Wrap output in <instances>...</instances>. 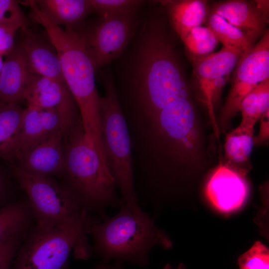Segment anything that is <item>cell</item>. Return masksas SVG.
<instances>
[{"label": "cell", "instance_id": "cell-18", "mask_svg": "<svg viewBox=\"0 0 269 269\" xmlns=\"http://www.w3.org/2000/svg\"><path fill=\"white\" fill-rule=\"evenodd\" d=\"M162 3L167 7L171 23L182 41L192 28L206 21L209 14L206 0H165Z\"/></svg>", "mask_w": 269, "mask_h": 269}, {"label": "cell", "instance_id": "cell-3", "mask_svg": "<svg viewBox=\"0 0 269 269\" xmlns=\"http://www.w3.org/2000/svg\"><path fill=\"white\" fill-rule=\"evenodd\" d=\"M63 153L68 187L89 212L97 213L102 220L107 219L106 208L120 206L117 185L89 140L80 117L64 134Z\"/></svg>", "mask_w": 269, "mask_h": 269}, {"label": "cell", "instance_id": "cell-2", "mask_svg": "<svg viewBox=\"0 0 269 269\" xmlns=\"http://www.w3.org/2000/svg\"><path fill=\"white\" fill-rule=\"evenodd\" d=\"M138 56L136 74L138 100L151 121L169 104L189 95L179 59L163 22H149Z\"/></svg>", "mask_w": 269, "mask_h": 269}, {"label": "cell", "instance_id": "cell-21", "mask_svg": "<svg viewBox=\"0 0 269 269\" xmlns=\"http://www.w3.org/2000/svg\"><path fill=\"white\" fill-rule=\"evenodd\" d=\"M24 111L18 104L0 103V160L6 159L14 147Z\"/></svg>", "mask_w": 269, "mask_h": 269}, {"label": "cell", "instance_id": "cell-24", "mask_svg": "<svg viewBox=\"0 0 269 269\" xmlns=\"http://www.w3.org/2000/svg\"><path fill=\"white\" fill-rule=\"evenodd\" d=\"M47 135L41 123L38 109L27 106L25 109L23 124L15 143L5 160L22 152Z\"/></svg>", "mask_w": 269, "mask_h": 269}, {"label": "cell", "instance_id": "cell-36", "mask_svg": "<svg viewBox=\"0 0 269 269\" xmlns=\"http://www.w3.org/2000/svg\"><path fill=\"white\" fill-rule=\"evenodd\" d=\"M163 269H185V267L183 264H180L176 268H173L170 265H166Z\"/></svg>", "mask_w": 269, "mask_h": 269}, {"label": "cell", "instance_id": "cell-28", "mask_svg": "<svg viewBox=\"0 0 269 269\" xmlns=\"http://www.w3.org/2000/svg\"><path fill=\"white\" fill-rule=\"evenodd\" d=\"M90 2L94 10L102 15L136 10L142 1L134 0H90Z\"/></svg>", "mask_w": 269, "mask_h": 269}, {"label": "cell", "instance_id": "cell-1", "mask_svg": "<svg viewBox=\"0 0 269 269\" xmlns=\"http://www.w3.org/2000/svg\"><path fill=\"white\" fill-rule=\"evenodd\" d=\"M30 16L44 28L57 54L64 81L80 112L86 134L100 155L104 154L102 140L99 95L95 70L86 51L83 37L76 28L53 23L34 1L28 5Z\"/></svg>", "mask_w": 269, "mask_h": 269}, {"label": "cell", "instance_id": "cell-33", "mask_svg": "<svg viewBox=\"0 0 269 269\" xmlns=\"http://www.w3.org/2000/svg\"><path fill=\"white\" fill-rule=\"evenodd\" d=\"M260 128L258 135L255 137V144L259 146L266 142L269 137V109L260 118Z\"/></svg>", "mask_w": 269, "mask_h": 269}, {"label": "cell", "instance_id": "cell-7", "mask_svg": "<svg viewBox=\"0 0 269 269\" xmlns=\"http://www.w3.org/2000/svg\"><path fill=\"white\" fill-rule=\"evenodd\" d=\"M9 165L28 197L32 215L37 225H64L88 211L68 187L62 186L51 177L35 175L14 164Z\"/></svg>", "mask_w": 269, "mask_h": 269}, {"label": "cell", "instance_id": "cell-13", "mask_svg": "<svg viewBox=\"0 0 269 269\" xmlns=\"http://www.w3.org/2000/svg\"><path fill=\"white\" fill-rule=\"evenodd\" d=\"M63 131L48 134L22 152L7 160L33 175L51 177L63 171Z\"/></svg>", "mask_w": 269, "mask_h": 269}, {"label": "cell", "instance_id": "cell-12", "mask_svg": "<svg viewBox=\"0 0 269 269\" xmlns=\"http://www.w3.org/2000/svg\"><path fill=\"white\" fill-rule=\"evenodd\" d=\"M24 101L27 106L38 109H57L69 129L80 117L77 115V103L64 80L34 73L25 92Z\"/></svg>", "mask_w": 269, "mask_h": 269}, {"label": "cell", "instance_id": "cell-27", "mask_svg": "<svg viewBox=\"0 0 269 269\" xmlns=\"http://www.w3.org/2000/svg\"><path fill=\"white\" fill-rule=\"evenodd\" d=\"M239 269H269V251L260 242H256L238 259Z\"/></svg>", "mask_w": 269, "mask_h": 269}, {"label": "cell", "instance_id": "cell-6", "mask_svg": "<svg viewBox=\"0 0 269 269\" xmlns=\"http://www.w3.org/2000/svg\"><path fill=\"white\" fill-rule=\"evenodd\" d=\"M105 95L99 99L102 140L108 167L122 198L134 213L143 211L134 187L131 141L116 91L110 75L103 78Z\"/></svg>", "mask_w": 269, "mask_h": 269}, {"label": "cell", "instance_id": "cell-35", "mask_svg": "<svg viewBox=\"0 0 269 269\" xmlns=\"http://www.w3.org/2000/svg\"><path fill=\"white\" fill-rule=\"evenodd\" d=\"M5 187V179L4 178L3 175L0 170V200L2 199V197L3 195L4 192Z\"/></svg>", "mask_w": 269, "mask_h": 269}, {"label": "cell", "instance_id": "cell-30", "mask_svg": "<svg viewBox=\"0 0 269 269\" xmlns=\"http://www.w3.org/2000/svg\"><path fill=\"white\" fill-rule=\"evenodd\" d=\"M38 111L41 123L46 134L59 129L62 130L65 134L69 129L61 113L57 109H38Z\"/></svg>", "mask_w": 269, "mask_h": 269}, {"label": "cell", "instance_id": "cell-5", "mask_svg": "<svg viewBox=\"0 0 269 269\" xmlns=\"http://www.w3.org/2000/svg\"><path fill=\"white\" fill-rule=\"evenodd\" d=\"M96 217L87 211L75 221L64 225H37L18 249L11 269H67L70 253L79 244V258L88 257L91 251L85 235L90 234Z\"/></svg>", "mask_w": 269, "mask_h": 269}, {"label": "cell", "instance_id": "cell-20", "mask_svg": "<svg viewBox=\"0 0 269 269\" xmlns=\"http://www.w3.org/2000/svg\"><path fill=\"white\" fill-rule=\"evenodd\" d=\"M39 9L57 25L76 28L94 10L90 0H34Z\"/></svg>", "mask_w": 269, "mask_h": 269}, {"label": "cell", "instance_id": "cell-26", "mask_svg": "<svg viewBox=\"0 0 269 269\" xmlns=\"http://www.w3.org/2000/svg\"><path fill=\"white\" fill-rule=\"evenodd\" d=\"M182 42L189 59H199L211 54L218 43L210 28L202 26L192 28Z\"/></svg>", "mask_w": 269, "mask_h": 269}, {"label": "cell", "instance_id": "cell-34", "mask_svg": "<svg viewBox=\"0 0 269 269\" xmlns=\"http://www.w3.org/2000/svg\"><path fill=\"white\" fill-rule=\"evenodd\" d=\"M95 269H123V266L122 262L119 261H116L112 265H109L107 262H105L98 266Z\"/></svg>", "mask_w": 269, "mask_h": 269}, {"label": "cell", "instance_id": "cell-32", "mask_svg": "<svg viewBox=\"0 0 269 269\" xmlns=\"http://www.w3.org/2000/svg\"><path fill=\"white\" fill-rule=\"evenodd\" d=\"M23 26L18 24L0 25V55L6 56L11 52L15 44V36L17 31Z\"/></svg>", "mask_w": 269, "mask_h": 269}, {"label": "cell", "instance_id": "cell-4", "mask_svg": "<svg viewBox=\"0 0 269 269\" xmlns=\"http://www.w3.org/2000/svg\"><path fill=\"white\" fill-rule=\"evenodd\" d=\"M119 208L116 215L96 222L90 230L94 239L93 250L104 261L114 259L145 267L152 247L171 248L169 238L156 226L153 217L145 212L142 215L134 213L122 198Z\"/></svg>", "mask_w": 269, "mask_h": 269}, {"label": "cell", "instance_id": "cell-29", "mask_svg": "<svg viewBox=\"0 0 269 269\" xmlns=\"http://www.w3.org/2000/svg\"><path fill=\"white\" fill-rule=\"evenodd\" d=\"M9 24L27 26L28 21L18 1L0 0V25Z\"/></svg>", "mask_w": 269, "mask_h": 269}, {"label": "cell", "instance_id": "cell-19", "mask_svg": "<svg viewBox=\"0 0 269 269\" xmlns=\"http://www.w3.org/2000/svg\"><path fill=\"white\" fill-rule=\"evenodd\" d=\"M255 137L254 129L240 125L227 134L224 164L244 176L251 168L249 159Z\"/></svg>", "mask_w": 269, "mask_h": 269}, {"label": "cell", "instance_id": "cell-9", "mask_svg": "<svg viewBox=\"0 0 269 269\" xmlns=\"http://www.w3.org/2000/svg\"><path fill=\"white\" fill-rule=\"evenodd\" d=\"M232 77L231 87L217 124L224 132L232 118L240 111L245 97L269 78V30L251 48L244 52Z\"/></svg>", "mask_w": 269, "mask_h": 269}, {"label": "cell", "instance_id": "cell-31", "mask_svg": "<svg viewBox=\"0 0 269 269\" xmlns=\"http://www.w3.org/2000/svg\"><path fill=\"white\" fill-rule=\"evenodd\" d=\"M24 233L12 237L0 245V269H11L12 263Z\"/></svg>", "mask_w": 269, "mask_h": 269}, {"label": "cell", "instance_id": "cell-8", "mask_svg": "<svg viewBox=\"0 0 269 269\" xmlns=\"http://www.w3.org/2000/svg\"><path fill=\"white\" fill-rule=\"evenodd\" d=\"M195 107L190 95L180 97L150 121L155 133L170 151L185 160L194 159L198 152L199 133Z\"/></svg>", "mask_w": 269, "mask_h": 269}, {"label": "cell", "instance_id": "cell-37", "mask_svg": "<svg viewBox=\"0 0 269 269\" xmlns=\"http://www.w3.org/2000/svg\"><path fill=\"white\" fill-rule=\"evenodd\" d=\"M3 56L0 55V73L3 67Z\"/></svg>", "mask_w": 269, "mask_h": 269}, {"label": "cell", "instance_id": "cell-25", "mask_svg": "<svg viewBox=\"0 0 269 269\" xmlns=\"http://www.w3.org/2000/svg\"><path fill=\"white\" fill-rule=\"evenodd\" d=\"M206 22L218 42L223 46L241 47L244 52L253 46L241 30L220 15L209 11Z\"/></svg>", "mask_w": 269, "mask_h": 269}, {"label": "cell", "instance_id": "cell-14", "mask_svg": "<svg viewBox=\"0 0 269 269\" xmlns=\"http://www.w3.org/2000/svg\"><path fill=\"white\" fill-rule=\"evenodd\" d=\"M205 192L217 209L227 213L242 206L249 189L243 176L220 162L209 179Z\"/></svg>", "mask_w": 269, "mask_h": 269}, {"label": "cell", "instance_id": "cell-16", "mask_svg": "<svg viewBox=\"0 0 269 269\" xmlns=\"http://www.w3.org/2000/svg\"><path fill=\"white\" fill-rule=\"evenodd\" d=\"M34 72L20 47L14 48L4 60L0 73V103L18 104L24 96Z\"/></svg>", "mask_w": 269, "mask_h": 269}, {"label": "cell", "instance_id": "cell-11", "mask_svg": "<svg viewBox=\"0 0 269 269\" xmlns=\"http://www.w3.org/2000/svg\"><path fill=\"white\" fill-rule=\"evenodd\" d=\"M209 12L220 15L241 30L252 46L268 30L269 0L218 1L209 5Z\"/></svg>", "mask_w": 269, "mask_h": 269}, {"label": "cell", "instance_id": "cell-10", "mask_svg": "<svg viewBox=\"0 0 269 269\" xmlns=\"http://www.w3.org/2000/svg\"><path fill=\"white\" fill-rule=\"evenodd\" d=\"M135 11L102 15L91 30H79L95 71L123 52L134 28Z\"/></svg>", "mask_w": 269, "mask_h": 269}, {"label": "cell", "instance_id": "cell-17", "mask_svg": "<svg viewBox=\"0 0 269 269\" xmlns=\"http://www.w3.org/2000/svg\"><path fill=\"white\" fill-rule=\"evenodd\" d=\"M27 27L20 28L21 38L17 43L33 71L43 77L64 80L57 54L48 37L45 39Z\"/></svg>", "mask_w": 269, "mask_h": 269}, {"label": "cell", "instance_id": "cell-22", "mask_svg": "<svg viewBox=\"0 0 269 269\" xmlns=\"http://www.w3.org/2000/svg\"><path fill=\"white\" fill-rule=\"evenodd\" d=\"M32 216L28 201L19 200L0 207V245L24 233Z\"/></svg>", "mask_w": 269, "mask_h": 269}, {"label": "cell", "instance_id": "cell-15", "mask_svg": "<svg viewBox=\"0 0 269 269\" xmlns=\"http://www.w3.org/2000/svg\"><path fill=\"white\" fill-rule=\"evenodd\" d=\"M244 51L235 46L222 49L199 59H189L203 102L207 105L212 85L217 79L230 76Z\"/></svg>", "mask_w": 269, "mask_h": 269}, {"label": "cell", "instance_id": "cell-23", "mask_svg": "<svg viewBox=\"0 0 269 269\" xmlns=\"http://www.w3.org/2000/svg\"><path fill=\"white\" fill-rule=\"evenodd\" d=\"M269 109V78L253 90L242 101L240 111L242 121L239 125L254 129L256 122Z\"/></svg>", "mask_w": 269, "mask_h": 269}]
</instances>
